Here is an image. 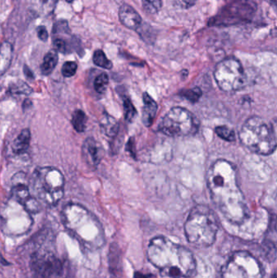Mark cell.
Returning a JSON list of instances; mask_svg holds the SVG:
<instances>
[{
    "mask_svg": "<svg viewBox=\"0 0 277 278\" xmlns=\"http://www.w3.org/2000/svg\"><path fill=\"white\" fill-rule=\"evenodd\" d=\"M206 183L213 202L224 216L234 224L245 222L249 210L234 164L226 160L216 161L208 170Z\"/></svg>",
    "mask_w": 277,
    "mask_h": 278,
    "instance_id": "obj_1",
    "label": "cell"
},
{
    "mask_svg": "<svg viewBox=\"0 0 277 278\" xmlns=\"http://www.w3.org/2000/svg\"><path fill=\"white\" fill-rule=\"evenodd\" d=\"M146 256L164 276L191 278L196 274L197 263L192 252L167 238L158 236L152 239Z\"/></svg>",
    "mask_w": 277,
    "mask_h": 278,
    "instance_id": "obj_2",
    "label": "cell"
},
{
    "mask_svg": "<svg viewBox=\"0 0 277 278\" xmlns=\"http://www.w3.org/2000/svg\"><path fill=\"white\" fill-rule=\"evenodd\" d=\"M219 230V220L206 205L195 206L188 214L184 232L190 244L198 248H208L214 244Z\"/></svg>",
    "mask_w": 277,
    "mask_h": 278,
    "instance_id": "obj_3",
    "label": "cell"
},
{
    "mask_svg": "<svg viewBox=\"0 0 277 278\" xmlns=\"http://www.w3.org/2000/svg\"><path fill=\"white\" fill-rule=\"evenodd\" d=\"M239 138L243 146L256 154L268 156L276 148V137L272 126L260 116L247 120L240 128Z\"/></svg>",
    "mask_w": 277,
    "mask_h": 278,
    "instance_id": "obj_4",
    "label": "cell"
},
{
    "mask_svg": "<svg viewBox=\"0 0 277 278\" xmlns=\"http://www.w3.org/2000/svg\"><path fill=\"white\" fill-rule=\"evenodd\" d=\"M64 184L63 174L54 168H37L32 175V189L37 200L50 206L56 205L63 198Z\"/></svg>",
    "mask_w": 277,
    "mask_h": 278,
    "instance_id": "obj_5",
    "label": "cell"
},
{
    "mask_svg": "<svg viewBox=\"0 0 277 278\" xmlns=\"http://www.w3.org/2000/svg\"><path fill=\"white\" fill-rule=\"evenodd\" d=\"M88 216L82 206L71 204L64 209L63 220L64 226L76 235L84 246L91 249L101 248L104 244V235L98 234L84 228L86 219Z\"/></svg>",
    "mask_w": 277,
    "mask_h": 278,
    "instance_id": "obj_6",
    "label": "cell"
},
{
    "mask_svg": "<svg viewBox=\"0 0 277 278\" xmlns=\"http://www.w3.org/2000/svg\"><path fill=\"white\" fill-rule=\"evenodd\" d=\"M258 5L254 0H234L218 12L208 22L210 26H230L250 22Z\"/></svg>",
    "mask_w": 277,
    "mask_h": 278,
    "instance_id": "obj_7",
    "label": "cell"
},
{
    "mask_svg": "<svg viewBox=\"0 0 277 278\" xmlns=\"http://www.w3.org/2000/svg\"><path fill=\"white\" fill-rule=\"evenodd\" d=\"M214 80L224 92H235L243 89L246 76L242 64L234 57L220 61L214 71Z\"/></svg>",
    "mask_w": 277,
    "mask_h": 278,
    "instance_id": "obj_8",
    "label": "cell"
},
{
    "mask_svg": "<svg viewBox=\"0 0 277 278\" xmlns=\"http://www.w3.org/2000/svg\"><path fill=\"white\" fill-rule=\"evenodd\" d=\"M198 124L190 112L175 106L164 116L158 130L169 137H183L196 132Z\"/></svg>",
    "mask_w": 277,
    "mask_h": 278,
    "instance_id": "obj_9",
    "label": "cell"
},
{
    "mask_svg": "<svg viewBox=\"0 0 277 278\" xmlns=\"http://www.w3.org/2000/svg\"><path fill=\"white\" fill-rule=\"evenodd\" d=\"M222 278H264V270L252 254L238 252L234 253L224 266Z\"/></svg>",
    "mask_w": 277,
    "mask_h": 278,
    "instance_id": "obj_10",
    "label": "cell"
},
{
    "mask_svg": "<svg viewBox=\"0 0 277 278\" xmlns=\"http://www.w3.org/2000/svg\"><path fill=\"white\" fill-rule=\"evenodd\" d=\"M30 267L39 278H60L63 274V264L52 252L38 250L32 254Z\"/></svg>",
    "mask_w": 277,
    "mask_h": 278,
    "instance_id": "obj_11",
    "label": "cell"
},
{
    "mask_svg": "<svg viewBox=\"0 0 277 278\" xmlns=\"http://www.w3.org/2000/svg\"><path fill=\"white\" fill-rule=\"evenodd\" d=\"M104 154L105 152L102 144L94 138H87L84 140L82 148V154L87 166L91 168L98 167L104 159Z\"/></svg>",
    "mask_w": 277,
    "mask_h": 278,
    "instance_id": "obj_12",
    "label": "cell"
},
{
    "mask_svg": "<svg viewBox=\"0 0 277 278\" xmlns=\"http://www.w3.org/2000/svg\"><path fill=\"white\" fill-rule=\"evenodd\" d=\"M12 194L13 198L20 204H24V202L31 197L27 180H26V174L23 172L16 174L12 179Z\"/></svg>",
    "mask_w": 277,
    "mask_h": 278,
    "instance_id": "obj_13",
    "label": "cell"
},
{
    "mask_svg": "<svg viewBox=\"0 0 277 278\" xmlns=\"http://www.w3.org/2000/svg\"><path fill=\"white\" fill-rule=\"evenodd\" d=\"M120 20L127 28L136 30L141 26L142 20L138 12L130 5H122L119 11Z\"/></svg>",
    "mask_w": 277,
    "mask_h": 278,
    "instance_id": "obj_14",
    "label": "cell"
},
{
    "mask_svg": "<svg viewBox=\"0 0 277 278\" xmlns=\"http://www.w3.org/2000/svg\"><path fill=\"white\" fill-rule=\"evenodd\" d=\"M142 122L146 127H150L154 122L158 110L157 102L152 98L149 94H143Z\"/></svg>",
    "mask_w": 277,
    "mask_h": 278,
    "instance_id": "obj_15",
    "label": "cell"
},
{
    "mask_svg": "<svg viewBox=\"0 0 277 278\" xmlns=\"http://www.w3.org/2000/svg\"><path fill=\"white\" fill-rule=\"evenodd\" d=\"M31 134L28 128L22 130L18 137L13 141V152L16 154H22L28 150L30 144Z\"/></svg>",
    "mask_w": 277,
    "mask_h": 278,
    "instance_id": "obj_16",
    "label": "cell"
},
{
    "mask_svg": "<svg viewBox=\"0 0 277 278\" xmlns=\"http://www.w3.org/2000/svg\"><path fill=\"white\" fill-rule=\"evenodd\" d=\"M100 126L104 134L112 138L116 137L119 132V123L115 118L108 115V113H104L102 118L100 120Z\"/></svg>",
    "mask_w": 277,
    "mask_h": 278,
    "instance_id": "obj_17",
    "label": "cell"
},
{
    "mask_svg": "<svg viewBox=\"0 0 277 278\" xmlns=\"http://www.w3.org/2000/svg\"><path fill=\"white\" fill-rule=\"evenodd\" d=\"M13 48L8 42H2L0 46V76H2L11 66Z\"/></svg>",
    "mask_w": 277,
    "mask_h": 278,
    "instance_id": "obj_18",
    "label": "cell"
},
{
    "mask_svg": "<svg viewBox=\"0 0 277 278\" xmlns=\"http://www.w3.org/2000/svg\"><path fill=\"white\" fill-rule=\"evenodd\" d=\"M58 54L56 50H52L46 54L41 66V72L44 76L50 75L58 64Z\"/></svg>",
    "mask_w": 277,
    "mask_h": 278,
    "instance_id": "obj_19",
    "label": "cell"
},
{
    "mask_svg": "<svg viewBox=\"0 0 277 278\" xmlns=\"http://www.w3.org/2000/svg\"><path fill=\"white\" fill-rule=\"evenodd\" d=\"M57 0H32L35 11L42 16H48L54 11Z\"/></svg>",
    "mask_w": 277,
    "mask_h": 278,
    "instance_id": "obj_20",
    "label": "cell"
},
{
    "mask_svg": "<svg viewBox=\"0 0 277 278\" xmlns=\"http://www.w3.org/2000/svg\"><path fill=\"white\" fill-rule=\"evenodd\" d=\"M71 122L76 132H84L86 128L87 116L86 113L80 109L74 111L72 115Z\"/></svg>",
    "mask_w": 277,
    "mask_h": 278,
    "instance_id": "obj_21",
    "label": "cell"
},
{
    "mask_svg": "<svg viewBox=\"0 0 277 278\" xmlns=\"http://www.w3.org/2000/svg\"><path fill=\"white\" fill-rule=\"evenodd\" d=\"M9 90L15 96H30L32 92L31 87L24 82L13 83L9 86Z\"/></svg>",
    "mask_w": 277,
    "mask_h": 278,
    "instance_id": "obj_22",
    "label": "cell"
},
{
    "mask_svg": "<svg viewBox=\"0 0 277 278\" xmlns=\"http://www.w3.org/2000/svg\"><path fill=\"white\" fill-rule=\"evenodd\" d=\"M93 61L96 66L105 70H110L113 66L112 61L106 58V54L102 50H97L94 53Z\"/></svg>",
    "mask_w": 277,
    "mask_h": 278,
    "instance_id": "obj_23",
    "label": "cell"
},
{
    "mask_svg": "<svg viewBox=\"0 0 277 278\" xmlns=\"http://www.w3.org/2000/svg\"><path fill=\"white\" fill-rule=\"evenodd\" d=\"M108 83L109 78L108 74L106 72H102L96 78L94 82V87L98 93L104 94L106 90Z\"/></svg>",
    "mask_w": 277,
    "mask_h": 278,
    "instance_id": "obj_24",
    "label": "cell"
},
{
    "mask_svg": "<svg viewBox=\"0 0 277 278\" xmlns=\"http://www.w3.org/2000/svg\"><path fill=\"white\" fill-rule=\"evenodd\" d=\"M142 7L148 14H156L162 8V0H142Z\"/></svg>",
    "mask_w": 277,
    "mask_h": 278,
    "instance_id": "obj_25",
    "label": "cell"
},
{
    "mask_svg": "<svg viewBox=\"0 0 277 278\" xmlns=\"http://www.w3.org/2000/svg\"><path fill=\"white\" fill-rule=\"evenodd\" d=\"M202 94V92L201 90L198 87H196L194 89L183 90L179 94L183 98L190 101L191 102H196L201 98Z\"/></svg>",
    "mask_w": 277,
    "mask_h": 278,
    "instance_id": "obj_26",
    "label": "cell"
},
{
    "mask_svg": "<svg viewBox=\"0 0 277 278\" xmlns=\"http://www.w3.org/2000/svg\"><path fill=\"white\" fill-rule=\"evenodd\" d=\"M216 132L220 138L226 141H235V139H236V135H235L234 131L226 126H218L216 128Z\"/></svg>",
    "mask_w": 277,
    "mask_h": 278,
    "instance_id": "obj_27",
    "label": "cell"
},
{
    "mask_svg": "<svg viewBox=\"0 0 277 278\" xmlns=\"http://www.w3.org/2000/svg\"><path fill=\"white\" fill-rule=\"evenodd\" d=\"M124 118L127 122H132L136 116V108L130 98H126L124 100Z\"/></svg>",
    "mask_w": 277,
    "mask_h": 278,
    "instance_id": "obj_28",
    "label": "cell"
},
{
    "mask_svg": "<svg viewBox=\"0 0 277 278\" xmlns=\"http://www.w3.org/2000/svg\"><path fill=\"white\" fill-rule=\"evenodd\" d=\"M22 206L26 211L30 213H38L41 210V206H40L38 200L36 198H34L32 196Z\"/></svg>",
    "mask_w": 277,
    "mask_h": 278,
    "instance_id": "obj_29",
    "label": "cell"
},
{
    "mask_svg": "<svg viewBox=\"0 0 277 278\" xmlns=\"http://www.w3.org/2000/svg\"><path fill=\"white\" fill-rule=\"evenodd\" d=\"M76 70H78V64L76 62L68 61L66 63L64 64L61 72L65 78H71L76 74Z\"/></svg>",
    "mask_w": 277,
    "mask_h": 278,
    "instance_id": "obj_30",
    "label": "cell"
},
{
    "mask_svg": "<svg viewBox=\"0 0 277 278\" xmlns=\"http://www.w3.org/2000/svg\"><path fill=\"white\" fill-rule=\"evenodd\" d=\"M54 46L56 50H58L61 53L67 52V45L63 40L60 38H56L54 40Z\"/></svg>",
    "mask_w": 277,
    "mask_h": 278,
    "instance_id": "obj_31",
    "label": "cell"
},
{
    "mask_svg": "<svg viewBox=\"0 0 277 278\" xmlns=\"http://www.w3.org/2000/svg\"><path fill=\"white\" fill-rule=\"evenodd\" d=\"M38 37L42 41L46 42L48 38V32L44 26L38 28Z\"/></svg>",
    "mask_w": 277,
    "mask_h": 278,
    "instance_id": "obj_32",
    "label": "cell"
},
{
    "mask_svg": "<svg viewBox=\"0 0 277 278\" xmlns=\"http://www.w3.org/2000/svg\"><path fill=\"white\" fill-rule=\"evenodd\" d=\"M135 144H134V139L131 138L130 139V141H128V144H127V148H126V150L128 152L130 153V154L134 158L136 159V152H135L134 148H135Z\"/></svg>",
    "mask_w": 277,
    "mask_h": 278,
    "instance_id": "obj_33",
    "label": "cell"
},
{
    "mask_svg": "<svg viewBox=\"0 0 277 278\" xmlns=\"http://www.w3.org/2000/svg\"><path fill=\"white\" fill-rule=\"evenodd\" d=\"M24 74L26 75V78L28 79H34V74H32V71H31L28 67L24 66Z\"/></svg>",
    "mask_w": 277,
    "mask_h": 278,
    "instance_id": "obj_34",
    "label": "cell"
},
{
    "mask_svg": "<svg viewBox=\"0 0 277 278\" xmlns=\"http://www.w3.org/2000/svg\"><path fill=\"white\" fill-rule=\"evenodd\" d=\"M182 1L184 2V4L186 5L187 8H191L197 2L198 0H182Z\"/></svg>",
    "mask_w": 277,
    "mask_h": 278,
    "instance_id": "obj_35",
    "label": "cell"
},
{
    "mask_svg": "<svg viewBox=\"0 0 277 278\" xmlns=\"http://www.w3.org/2000/svg\"><path fill=\"white\" fill-rule=\"evenodd\" d=\"M272 278H276V272H274V274H273L272 276Z\"/></svg>",
    "mask_w": 277,
    "mask_h": 278,
    "instance_id": "obj_36",
    "label": "cell"
},
{
    "mask_svg": "<svg viewBox=\"0 0 277 278\" xmlns=\"http://www.w3.org/2000/svg\"><path fill=\"white\" fill-rule=\"evenodd\" d=\"M74 1H75V0H66V2H74Z\"/></svg>",
    "mask_w": 277,
    "mask_h": 278,
    "instance_id": "obj_37",
    "label": "cell"
}]
</instances>
